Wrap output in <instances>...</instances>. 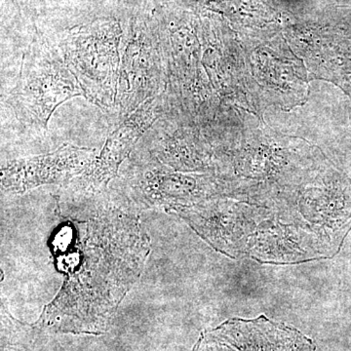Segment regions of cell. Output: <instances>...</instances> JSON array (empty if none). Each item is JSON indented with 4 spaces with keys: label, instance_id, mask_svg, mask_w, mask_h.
Returning <instances> with one entry per match:
<instances>
[{
    "label": "cell",
    "instance_id": "4",
    "mask_svg": "<svg viewBox=\"0 0 351 351\" xmlns=\"http://www.w3.org/2000/svg\"><path fill=\"white\" fill-rule=\"evenodd\" d=\"M193 351H316L301 331L261 315L232 318L201 334Z\"/></svg>",
    "mask_w": 351,
    "mask_h": 351
},
{
    "label": "cell",
    "instance_id": "3",
    "mask_svg": "<svg viewBox=\"0 0 351 351\" xmlns=\"http://www.w3.org/2000/svg\"><path fill=\"white\" fill-rule=\"evenodd\" d=\"M121 32L113 22L95 23L69 34L63 58L87 100L103 110L115 108L119 88Z\"/></svg>",
    "mask_w": 351,
    "mask_h": 351
},
{
    "label": "cell",
    "instance_id": "7",
    "mask_svg": "<svg viewBox=\"0 0 351 351\" xmlns=\"http://www.w3.org/2000/svg\"><path fill=\"white\" fill-rule=\"evenodd\" d=\"M95 158L93 149L66 144L50 154L11 161L1 169L2 189L25 193L43 184H69Z\"/></svg>",
    "mask_w": 351,
    "mask_h": 351
},
{
    "label": "cell",
    "instance_id": "2",
    "mask_svg": "<svg viewBox=\"0 0 351 351\" xmlns=\"http://www.w3.org/2000/svg\"><path fill=\"white\" fill-rule=\"evenodd\" d=\"M78 96L86 98L64 58L46 41L34 40L23 56L7 103L23 124L45 132L57 108Z\"/></svg>",
    "mask_w": 351,
    "mask_h": 351
},
{
    "label": "cell",
    "instance_id": "6",
    "mask_svg": "<svg viewBox=\"0 0 351 351\" xmlns=\"http://www.w3.org/2000/svg\"><path fill=\"white\" fill-rule=\"evenodd\" d=\"M160 95L145 101L110 134L91 165L71 182L90 193H101L119 174L121 163L133 151L134 147L151 129L162 112Z\"/></svg>",
    "mask_w": 351,
    "mask_h": 351
},
{
    "label": "cell",
    "instance_id": "5",
    "mask_svg": "<svg viewBox=\"0 0 351 351\" xmlns=\"http://www.w3.org/2000/svg\"><path fill=\"white\" fill-rule=\"evenodd\" d=\"M162 54L152 32L134 27L123 52L115 108L121 122L149 99L159 96L163 86Z\"/></svg>",
    "mask_w": 351,
    "mask_h": 351
},
{
    "label": "cell",
    "instance_id": "1",
    "mask_svg": "<svg viewBox=\"0 0 351 351\" xmlns=\"http://www.w3.org/2000/svg\"><path fill=\"white\" fill-rule=\"evenodd\" d=\"M82 261L44 309L51 331L101 334L140 276L149 240L133 217L110 211L87 225Z\"/></svg>",
    "mask_w": 351,
    "mask_h": 351
}]
</instances>
